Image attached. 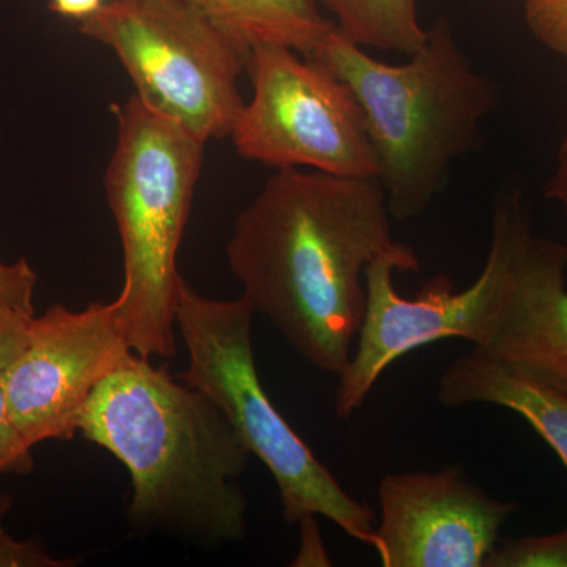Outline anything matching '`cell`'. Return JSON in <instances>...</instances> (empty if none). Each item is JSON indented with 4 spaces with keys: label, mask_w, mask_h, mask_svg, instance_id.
Wrapping results in <instances>:
<instances>
[{
    "label": "cell",
    "mask_w": 567,
    "mask_h": 567,
    "mask_svg": "<svg viewBox=\"0 0 567 567\" xmlns=\"http://www.w3.org/2000/svg\"><path fill=\"white\" fill-rule=\"evenodd\" d=\"M546 196L567 212V132L559 144L557 163L546 185Z\"/></svg>",
    "instance_id": "obj_21"
},
{
    "label": "cell",
    "mask_w": 567,
    "mask_h": 567,
    "mask_svg": "<svg viewBox=\"0 0 567 567\" xmlns=\"http://www.w3.org/2000/svg\"><path fill=\"white\" fill-rule=\"evenodd\" d=\"M117 142L104 175L123 252L115 298L126 341L142 358L173 360L182 276L177 254L207 142L132 95L114 106Z\"/></svg>",
    "instance_id": "obj_4"
},
{
    "label": "cell",
    "mask_w": 567,
    "mask_h": 567,
    "mask_svg": "<svg viewBox=\"0 0 567 567\" xmlns=\"http://www.w3.org/2000/svg\"><path fill=\"white\" fill-rule=\"evenodd\" d=\"M309 59L357 96L395 221L417 218L445 192L454 164L483 144V123L498 104L495 82L442 18L401 65L377 61L336 25Z\"/></svg>",
    "instance_id": "obj_3"
},
{
    "label": "cell",
    "mask_w": 567,
    "mask_h": 567,
    "mask_svg": "<svg viewBox=\"0 0 567 567\" xmlns=\"http://www.w3.org/2000/svg\"><path fill=\"white\" fill-rule=\"evenodd\" d=\"M104 2L106 0H50V10L62 18L84 21L102 9Z\"/></svg>",
    "instance_id": "obj_22"
},
{
    "label": "cell",
    "mask_w": 567,
    "mask_h": 567,
    "mask_svg": "<svg viewBox=\"0 0 567 567\" xmlns=\"http://www.w3.org/2000/svg\"><path fill=\"white\" fill-rule=\"evenodd\" d=\"M254 316L244 295L235 300H212L182 279L175 324L189 363L178 379L208 395L251 456L267 466L278 486L287 524L324 517L347 536L375 548L372 507L347 494L265 393L254 357Z\"/></svg>",
    "instance_id": "obj_5"
},
{
    "label": "cell",
    "mask_w": 567,
    "mask_h": 567,
    "mask_svg": "<svg viewBox=\"0 0 567 567\" xmlns=\"http://www.w3.org/2000/svg\"><path fill=\"white\" fill-rule=\"evenodd\" d=\"M439 399L450 409L488 404L517 413L567 468V395L554 388L533 382L473 349L440 377Z\"/></svg>",
    "instance_id": "obj_12"
},
{
    "label": "cell",
    "mask_w": 567,
    "mask_h": 567,
    "mask_svg": "<svg viewBox=\"0 0 567 567\" xmlns=\"http://www.w3.org/2000/svg\"><path fill=\"white\" fill-rule=\"evenodd\" d=\"M524 17L543 47L567 59V0H525Z\"/></svg>",
    "instance_id": "obj_18"
},
{
    "label": "cell",
    "mask_w": 567,
    "mask_h": 567,
    "mask_svg": "<svg viewBox=\"0 0 567 567\" xmlns=\"http://www.w3.org/2000/svg\"><path fill=\"white\" fill-rule=\"evenodd\" d=\"M80 31L115 52L152 110L204 142L230 136L249 52L186 0H106Z\"/></svg>",
    "instance_id": "obj_7"
},
{
    "label": "cell",
    "mask_w": 567,
    "mask_h": 567,
    "mask_svg": "<svg viewBox=\"0 0 567 567\" xmlns=\"http://www.w3.org/2000/svg\"><path fill=\"white\" fill-rule=\"evenodd\" d=\"M31 316L0 311V475H29L33 462L32 446L24 442L11 421L7 382L11 365L28 341Z\"/></svg>",
    "instance_id": "obj_15"
},
{
    "label": "cell",
    "mask_w": 567,
    "mask_h": 567,
    "mask_svg": "<svg viewBox=\"0 0 567 567\" xmlns=\"http://www.w3.org/2000/svg\"><path fill=\"white\" fill-rule=\"evenodd\" d=\"M484 567H567V527L496 544Z\"/></svg>",
    "instance_id": "obj_16"
},
{
    "label": "cell",
    "mask_w": 567,
    "mask_h": 567,
    "mask_svg": "<svg viewBox=\"0 0 567 567\" xmlns=\"http://www.w3.org/2000/svg\"><path fill=\"white\" fill-rule=\"evenodd\" d=\"M39 276L25 257L17 262H0V311L35 316L33 297Z\"/></svg>",
    "instance_id": "obj_19"
},
{
    "label": "cell",
    "mask_w": 567,
    "mask_h": 567,
    "mask_svg": "<svg viewBox=\"0 0 567 567\" xmlns=\"http://www.w3.org/2000/svg\"><path fill=\"white\" fill-rule=\"evenodd\" d=\"M133 353L114 301L82 311L54 305L33 316L7 382L11 421L24 442L73 439L93 391Z\"/></svg>",
    "instance_id": "obj_9"
},
{
    "label": "cell",
    "mask_w": 567,
    "mask_h": 567,
    "mask_svg": "<svg viewBox=\"0 0 567 567\" xmlns=\"http://www.w3.org/2000/svg\"><path fill=\"white\" fill-rule=\"evenodd\" d=\"M246 52L279 44L311 58L334 28L316 0H186Z\"/></svg>",
    "instance_id": "obj_13"
},
{
    "label": "cell",
    "mask_w": 567,
    "mask_h": 567,
    "mask_svg": "<svg viewBox=\"0 0 567 567\" xmlns=\"http://www.w3.org/2000/svg\"><path fill=\"white\" fill-rule=\"evenodd\" d=\"M532 229L524 194L518 189L502 194L492 215L486 264L476 281L464 290H454L451 279L439 275L415 297H402L393 276L395 271L405 274L404 265L394 257H380L369 265L363 324L349 368L339 375L336 415L349 420L383 372L413 350L453 338L483 349L513 293L518 257Z\"/></svg>",
    "instance_id": "obj_6"
},
{
    "label": "cell",
    "mask_w": 567,
    "mask_h": 567,
    "mask_svg": "<svg viewBox=\"0 0 567 567\" xmlns=\"http://www.w3.org/2000/svg\"><path fill=\"white\" fill-rule=\"evenodd\" d=\"M567 244L529 230L516 284L483 349L496 363L567 395Z\"/></svg>",
    "instance_id": "obj_11"
},
{
    "label": "cell",
    "mask_w": 567,
    "mask_h": 567,
    "mask_svg": "<svg viewBox=\"0 0 567 567\" xmlns=\"http://www.w3.org/2000/svg\"><path fill=\"white\" fill-rule=\"evenodd\" d=\"M80 434L132 477L130 525L204 547L246 535L248 447L208 395L133 353L82 410Z\"/></svg>",
    "instance_id": "obj_2"
},
{
    "label": "cell",
    "mask_w": 567,
    "mask_h": 567,
    "mask_svg": "<svg viewBox=\"0 0 567 567\" xmlns=\"http://www.w3.org/2000/svg\"><path fill=\"white\" fill-rule=\"evenodd\" d=\"M246 70L252 96L230 133L241 158L275 171L377 178L363 110L333 71L279 44L252 48Z\"/></svg>",
    "instance_id": "obj_8"
},
{
    "label": "cell",
    "mask_w": 567,
    "mask_h": 567,
    "mask_svg": "<svg viewBox=\"0 0 567 567\" xmlns=\"http://www.w3.org/2000/svg\"><path fill=\"white\" fill-rule=\"evenodd\" d=\"M13 506V496L0 495V567H71L76 559L58 558L39 539L20 540L7 532L3 518Z\"/></svg>",
    "instance_id": "obj_17"
},
{
    "label": "cell",
    "mask_w": 567,
    "mask_h": 567,
    "mask_svg": "<svg viewBox=\"0 0 567 567\" xmlns=\"http://www.w3.org/2000/svg\"><path fill=\"white\" fill-rule=\"evenodd\" d=\"M379 178L278 169L238 213L226 246L230 271L256 315L308 363L342 375L365 311V268L394 257L421 264L394 240Z\"/></svg>",
    "instance_id": "obj_1"
},
{
    "label": "cell",
    "mask_w": 567,
    "mask_h": 567,
    "mask_svg": "<svg viewBox=\"0 0 567 567\" xmlns=\"http://www.w3.org/2000/svg\"><path fill=\"white\" fill-rule=\"evenodd\" d=\"M301 525V550L298 555L297 565H319L317 561H323V565H330V559L324 551L322 537H320L319 527H317L316 517L305 518Z\"/></svg>",
    "instance_id": "obj_20"
},
{
    "label": "cell",
    "mask_w": 567,
    "mask_h": 567,
    "mask_svg": "<svg viewBox=\"0 0 567 567\" xmlns=\"http://www.w3.org/2000/svg\"><path fill=\"white\" fill-rule=\"evenodd\" d=\"M347 39L365 50L398 52L405 58L420 50L427 29L420 0H316Z\"/></svg>",
    "instance_id": "obj_14"
},
{
    "label": "cell",
    "mask_w": 567,
    "mask_h": 567,
    "mask_svg": "<svg viewBox=\"0 0 567 567\" xmlns=\"http://www.w3.org/2000/svg\"><path fill=\"white\" fill-rule=\"evenodd\" d=\"M377 554L385 567H484L516 503L492 498L457 466L380 481Z\"/></svg>",
    "instance_id": "obj_10"
}]
</instances>
